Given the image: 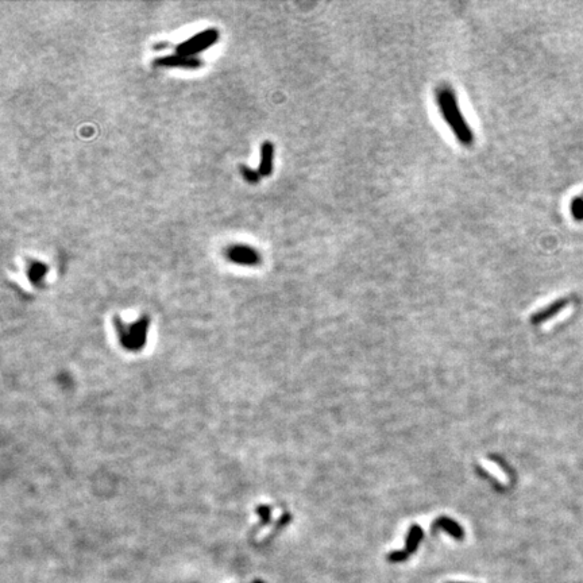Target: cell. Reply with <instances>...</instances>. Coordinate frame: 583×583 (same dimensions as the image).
I'll return each mask as SVG.
<instances>
[{
  "instance_id": "cell-4",
  "label": "cell",
  "mask_w": 583,
  "mask_h": 583,
  "mask_svg": "<svg viewBox=\"0 0 583 583\" xmlns=\"http://www.w3.org/2000/svg\"><path fill=\"white\" fill-rule=\"evenodd\" d=\"M226 257L228 261L242 266H255L261 263V254L247 244H232L226 251Z\"/></svg>"
},
{
  "instance_id": "cell-6",
  "label": "cell",
  "mask_w": 583,
  "mask_h": 583,
  "mask_svg": "<svg viewBox=\"0 0 583 583\" xmlns=\"http://www.w3.org/2000/svg\"><path fill=\"white\" fill-rule=\"evenodd\" d=\"M432 528L433 531H437V529L445 531L446 533H448L450 536L454 537V539L458 541L463 540L464 539L463 528H462L456 521H454V520H451L450 517H447V516H440V517H437L436 520L433 521Z\"/></svg>"
},
{
  "instance_id": "cell-11",
  "label": "cell",
  "mask_w": 583,
  "mask_h": 583,
  "mask_svg": "<svg viewBox=\"0 0 583 583\" xmlns=\"http://www.w3.org/2000/svg\"><path fill=\"white\" fill-rule=\"evenodd\" d=\"M571 212L575 216L576 220H582L583 219V200L582 199H574L571 203Z\"/></svg>"
},
{
  "instance_id": "cell-9",
  "label": "cell",
  "mask_w": 583,
  "mask_h": 583,
  "mask_svg": "<svg viewBox=\"0 0 583 583\" xmlns=\"http://www.w3.org/2000/svg\"><path fill=\"white\" fill-rule=\"evenodd\" d=\"M239 172L240 174H242V177H243L248 184H253V185L258 184V182L261 181V178H262L258 170L251 169L250 166L244 165V163H240L239 165Z\"/></svg>"
},
{
  "instance_id": "cell-8",
  "label": "cell",
  "mask_w": 583,
  "mask_h": 583,
  "mask_svg": "<svg viewBox=\"0 0 583 583\" xmlns=\"http://www.w3.org/2000/svg\"><path fill=\"white\" fill-rule=\"evenodd\" d=\"M423 536H424V532H423L421 526L416 525V524L410 526L409 531H408V535H406V541H405L406 552L409 553V555L416 552L417 547L420 544Z\"/></svg>"
},
{
  "instance_id": "cell-7",
  "label": "cell",
  "mask_w": 583,
  "mask_h": 583,
  "mask_svg": "<svg viewBox=\"0 0 583 583\" xmlns=\"http://www.w3.org/2000/svg\"><path fill=\"white\" fill-rule=\"evenodd\" d=\"M566 304H567V300H566V298H563V300H558V301L552 302L551 306L545 307L544 309H541V311H539V312L535 313V315L531 317L532 324L539 325V324H541L543 321L551 319V317L555 316L556 313L559 312L560 309H563L564 307H566Z\"/></svg>"
},
{
  "instance_id": "cell-1",
  "label": "cell",
  "mask_w": 583,
  "mask_h": 583,
  "mask_svg": "<svg viewBox=\"0 0 583 583\" xmlns=\"http://www.w3.org/2000/svg\"><path fill=\"white\" fill-rule=\"evenodd\" d=\"M436 101L443 119L450 126L451 131L455 134L458 141L463 146H471L473 142H474V134L471 131V127L468 126L464 116L460 112L455 92L447 85H445V87L441 85L440 88L436 91Z\"/></svg>"
},
{
  "instance_id": "cell-2",
  "label": "cell",
  "mask_w": 583,
  "mask_h": 583,
  "mask_svg": "<svg viewBox=\"0 0 583 583\" xmlns=\"http://www.w3.org/2000/svg\"><path fill=\"white\" fill-rule=\"evenodd\" d=\"M217 41H219V30L213 27L205 29V30L199 31L197 34L192 35L186 41L178 43L176 46V53L197 57L199 53L208 50L209 47H212Z\"/></svg>"
},
{
  "instance_id": "cell-3",
  "label": "cell",
  "mask_w": 583,
  "mask_h": 583,
  "mask_svg": "<svg viewBox=\"0 0 583 583\" xmlns=\"http://www.w3.org/2000/svg\"><path fill=\"white\" fill-rule=\"evenodd\" d=\"M153 65L161 66V68H176V69L195 70V69H200L201 66L204 65V62H203V60H200L199 57H190V55L174 53V54L162 55V57L155 58L154 61H153Z\"/></svg>"
},
{
  "instance_id": "cell-12",
  "label": "cell",
  "mask_w": 583,
  "mask_h": 583,
  "mask_svg": "<svg viewBox=\"0 0 583 583\" xmlns=\"http://www.w3.org/2000/svg\"><path fill=\"white\" fill-rule=\"evenodd\" d=\"M45 266H43L42 263L39 262H33L31 263L30 266V271L33 270V275H31V280H37L38 277H42L43 274H45Z\"/></svg>"
},
{
  "instance_id": "cell-13",
  "label": "cell",
  "mask_w": 583,
  "mask_h": 583,
  "mask_svg": "<svg viewBox=\"0 0 583 583\" xmlns=\"http://www.w3.org/2000/svg\"><path fill=\"white\" fill-rule=\"evenodd\" d=\"M447 583H463V582H447Z\"/></svg>"
},
{
  "instance_id": "cell-5",
  "label": "cell",
  "mask_w": 583,
  "mask_h": 583,
  "mask_svg": "<svg viewBox=\"0 0 583 583\" xmlns=\"http://www.w3.org/2000/svg\"><path fill=\"white\" fill-rule=\"evenodd\" d=\"M274 145L270 141H265L259 149V166L258 172L261 177H269L274 169Z\"/></svg>"
},
{
  "instance_id": "cell-10",
  "label": "cell",
  "mask_w": 583,
  "mask_h": 583,
  "mask_svg": "<svg viewBox=\"0 0 583 583\" xmlns=\"http://www.w3.org/2000/svg\"><path fill=\"white\" fill-rule=\"evenodd\" d=\"M408 558H409V553L406 552L405 549H402V551L397 549V551H393V552H390L389 555L386 556V559L389 560L390 563H402V562H405Z\"/></svg>"
}]
</instances>
